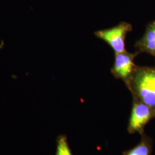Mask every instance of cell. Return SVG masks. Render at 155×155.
Listing matches in <instances>:
<instances>
[{
    "label": "cell",
    "mask_w": 155,
    "mask_h": 155,
    "mask_svg": "<svg viewBox=\"0 0 155 155\" xmlns=\"http://www.w3.org/2000/svg\"><path fill=\"white\" fill-rule=\"evenodd\" d=\"M152 24H153V27H154V29H155V21H152Z\"/></svg>",
    "instance_id": "ba28073f"
},
{
    "label": "cell",
    "mask_w": 155,
    "mask_h": 155,
    "mask_svg": "<svg viewBox=\"0 0 155 155\" xmlns=\"http://www.w3.org/2000/svg\"><path fill=\"white\" fill-rule=\"evenodd\" d=\"M155 118V109L133 98V104L129 117L127 131L130 134L138 133L141 136L146 125Z\"/></svg>",
    "instance_id": "3957f363"
},
{
    "label": "cell",
    "mask_w": 155,
    "mask_h": 155,
    "mask_svg": "<svg viewBox=\"0 0 155 155\" xmlns=\"http://www.w3.org/2000/svg\"><path fill=\"white\" fill-rule=\"evenodd\" d=\"M134 47L140 53L155 56V31L152 22L148 25L143 37L136 41Z\"/></svg>",
    "instance_id": "5b68a950"
},
{
    "label": "cell",
    "mask_w": 155,
    "mask_h": 155,
    "mask_svg": "<svg viewBox=\"0 0 155 155\" xmlns=\"http://www.w3.org/2000/svg\"><path fill=\"white\" fill-rule=\"evenodd\" d=\"M132 31V26L130 23L122 21L113 27L97 31L94 35L104 41L116 54L126 51V38Z\"/></svg>",
    "instance_id": "7a4b0ae2"
},
{
    "label": "cell",
    "mask_w": 155,
    "mask_h": 155,
    "mask_svg": "<svg viewBox=\"0 0 155 155\" xmlns=\"http://www.w3.org/2000/svg\"><path fill=\"white\" fill-rule=\"evenodd\" d=\"M140 52L131 53L127 51L115 54L114 61L111 69V73L116 79H121L125 84L127 83L137 65L134 59Z\"/></svg>",
    "instance_id": "277c9868"
},
{
    "label": "cell",
    "mask_w": 155,
    "mask_h": 155,
    "mask_svg": "<svg viewBox=\"0 0 155 155\" xmlns=\"http://www.w3.org/2000/svg\"><path fill=\"white\" fill-rule=\"evenodd\" d=\"M125 85L133 98L155 109V67L136 66Z\"/></svg>",
    "instance_id": "6da1fadb"
},
{
    "label": "cell",
    "mask_w": 155,
    "mask_h": 155,
    "mask_svg": "<svg viewBox=\"0 0 155 155\" xmlns=\"http://www.w3.org/2000/svg\"><path fill=\"white\" fill-rule=\"evenodd\" d=\"M55 155H74L68 144L66 136L61 134L56 139Z\"/></svg>",
    "instance_id": "52a82bcc"
},
{
    "label": "cell",
    "mask_w": 155,
    "mask_h": 155,
    "mask_svg": "<svg viewBox=\"0 0 155 155\" xmlns=\"http://www.w3.org/2000/svg\"><path fill=\"white\" fill-rule=\"evenodd\" d=\"M152 149V139L144 133L141 135V139L139 144L132 148L124 151L122 155H151Z\"/></svg>",
    "instance_id": "8992f818"
}]
</instances>
